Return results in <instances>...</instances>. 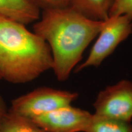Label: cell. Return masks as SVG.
<instances>
[{
  "label": "cell",
  "mask_w": 132,
  "mask_h": 132,
  "mask_svg": "<svg viewBox=\"0 0 132 132\" xmlns=\"http://www.w3.org/2000/svg\"><path fill=\"white\" fill-rule=\"evenodd\" d=\"M105 21L89 19L70 6L43 10L33 26V32L48 45L53 57L52 70L57 80H68Z\"/></svg>",
  "instance_id": "1"
},
{
  "label": "cell",
  "mask_w": 132,
  "mask_h": 132,
  "mask_svg": "<svg viewBox=\"0 0 132 132\" xmlns=\"http://www.w3.org/2000/svg\"><path fill=\"white\" fill-rule=\"evenodd\" d=\"M48 45L26 25L0 16V77L13 84H24L52 70Z\"/></svg>",
  "instance_id": "2"
},
{
  "label": "cell",
  "mask_w": 132,
  "mask_h": 132,
  "mask_svg": "<svg viewBox=\"0 0 132 132\" xmlns=\"http://www.w3.org/2000/svg\"><path fill=\"white\" fill-rule=\"evenodd\" d=\"M78 93L50 87H40L14 99L9 110L32 119L38 116L71 105Z\"/></svg>",
  "instance_id": "3"
},
{
  "label": "cell",
  "mask_w": 132,
  "mask_h": 132,
  "mask_svg": "<svg viewBox=\"0 0 132 132\" xmlns=\"http://www.w3.org/2000/svg\"><path fill=\"white\" fill-rule=\"evenodd\" d=\"M132 33V19L127 15L109 16L99 32L86 61L78 65L74 72H80L90 67H98L119 45Z\"/></svg>",
  "instance_id": "4"
},
{
  "label": "cell",
  "mask_w": 132,
  "mask_h": 132,
  "mask_svg": "<svg viewBox=\"0 0 132 132\" xmlns=\"http://www.w3.org/2000/svg\"><path fill=\"white\" fill-rule=\"evenodd\" d=\"M93 106L95 115L131 122L132 81L122 80L107 86L98 94Z\"/></svg>",
  "instance_id": "5"
},
{
  "label": "cell",
  "mask_w": 132,
  "mask_h": 132,
  "mask_svg": "<svg viewBox=\"0 0 132 132\" xmlns=\"http://www.w3.org/2000/svg\"><path fill=\"white\" fill-rule=\"evenodd\" d=\"M92 114L71 105L38 116L31 120L47 132H86Z\"/></svg>",
  "instance_id": "6"
},
{
  "label": "cell",
  "mask_w": 132,
  "mask_h": 132,
  "mask_svg": "<svg viewBox=\"0 0 132 132\" xmlns=\"http://www.w3.org/2000/svg\"><path fill=\"white\" fill-rule=\"evenodd\" d=\"M40 10L30 0H0V16L24 25L37 21Z\"/></svg>",
  "instance_id": "7"
},
{
  "label": "cell",
  "mask_w": 132,
  "mask_h": 132,
  "mask_svg": "<svg viewBox=\"0 0 132 132\" xmlns=\"http://www.w3.org/2000/svg\"><path fill=\"white\" fill-rule=\"evenodd\" d=\"M114 0H70L69 6L94 20L105 21L109 14Z\"/></svg>",
  "instance_id": "8"
},
{
  "label": "cell",
  "mask_w": 132,
  "mask_h": 132,
  "mask_svg": "<svg viewBox=\"0 0 132 132\" xmlns=\"http://www.w3.org/2000/svg\"><path fill=\"white\" fill-rule=\"evenodd\" d=\"M0 132H47L30 119L8 110L0 120Z\"/></svg>",
  "instance_id": "9"
},
{
  "label": "cell",
  "mask_w": 132,
  "mask_h": 132,
  "mask_svg": "<svg viewBox=\"0 0 132 132\" xmlns=\"http://www.w3.org/2000/svg\"><path fill=\"white\" fill-rule=\"evenodd\" d=\"M86 132H132L131 122L111 119L92 114Z\"/></svg>",
  "instance_id": "10"
},
{
  "label": "cell",
  "mask_w": 132,
  "mask_h": 132,
  "mask_svg": "<svg viewBox=\"0 0 132 132\" xmlns=\"http://www.w3.org/2000/svg\"><path fill=\"white\" fill-rule=\"evenodd\" d=\"M122 15L132 19V0H114L109 16Z\"/></svg>",
  "instance_id": "11"
},
{
  "label": "cell",
  "mask_w": 132,
  "mask_h": 132,
  "mask_svg": "<svg viewBox=\"0 0 132 132\" xmlns=\"http://www.w3.org/2000/svg\"><path fill=\"white\" fill-rule=\"evenodd\" d=\"M31 2L42 10L48 8L67 7L70 4V0H30Z\"/></svg>",
  "instance_id": "12"
},
{
  "label": "cell",
  "mask_w": 132,
  "mask_h": 132,
  "mask_svg": "<svg viewBox=\"0 0 132 132\" xmlns=\"http://www.w3.org/2000/svg\"><path fill=\"white\" fill-rule=\"evenodd\" d=\"M8 110L7 104L5 102L4 98L0 94V120L3 118V116L7 113Z\"/></svg>",
  "instance_id": "13"
},
{
  "label": "cell",
  "mask_w": 132,
  "mask_h": 132,
  "mask_svg": "<svg viewBox=\"0 0 132 132\" xmlns=\"http://www.w3.org/2000/svg\"><path fill=\"white\" fill-rule=\"evenodd\" d=\"M0 80H1V77H0Z\"/></svg>",
  "instance_id": "14"
}]
</instances>
